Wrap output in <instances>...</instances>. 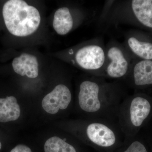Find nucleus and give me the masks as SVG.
Here are the masks:
<instances>
[{
	"mask_svg": "<svg viewBox=\"0 0 152 152\" xmlns=\"http://www.w3.org/2000/svg\"><path fill=\"white\" fill-rule=\"evenodd\" d=\"M128 89L122 82L90 75L79 85V108L88 119L117 122L120 105L129 95Z\"/></svg>",
	"mask_w": 152,
	"mask_h": 152,
	"instance_id": "nucleus-1",
	"label": "nucleus"
},
{
	"mask_svg": "<svg viewBox=\"0 0 152 152\" xmlns=\"http://www.w3.org/2000/svg\"><path fill=\"white\" fill-rule=\"evenodd\" d=\"M100 25H130L152 34V0L106 1L99 21Z\"/></svg>",
	"mask_w": 152,
	"mask_h": 152,
	"instance_id": "nucleus-2",
	"label": "nucleus"
},
{
	"mask_svg": "<svg viewBox=\"0 0 152 152\" xmlns=\"http://www.w3.org/2000/svg\"><path fill=\"white\" fill-rule=\"evenodd\" d=\"M4 21L9 31L17 37H26L37 29L41 16L37 9L22 0H10L3 8Z\"/></svg>",
	"mask_w": 152,
	"mask_h": 152,
	"instance_id": "nucleus-3",
	"label": "nucleus"
},
{
	"mask_svg": "<svg viewBox=\"0 0 152 152\" xmlns=\"http://www.w3.org/2000/svg\"><path fill=\"white\" fill-rule=\"evenodd\" d=\"M152 105L146 96L140 93L129 94L121 103L117 122L125 139L137 135L138 130L149 117Z\"/></svg>",
	"mask_w": 152,
	"mask_h": 152,
	"instance_id": "nucleus-4",
	"label": "nucleus"
},
{
	"mask_svg": "<svg viewBox=\"0 0 152 152\" xmlns=\"http://www.w3.org/2000/svg\"><path fill=\"white\" fill-rule=\"evenodd\" d=\"M72 56L71 63L88 72L90 75L103 77L106 62V45L101 36L94 37L76 51L68 52Z\"/></svg>",
	"mask_w": 152,
	"mask_h": 152,
	"instance_id": "nucleus-5",
	"label": "nucleus"
},
{
	"mask_svg": "<svg viewBox=\"0 0 152 152\" xmlns=\"http://www.w3.org/2000/svg\"><path fill=\"white\" fill-rule=\"evenodd\" d=\"M106 62L103 77L107 80L122 82L130 70L133 58L123 43L111 39L106 44Z\"/></svg>",
	"mask_w": 152,
	"mask_h": 152,
	"instance_id": "nucleus-6",
	"label": "nucleus"
},
{
	"mask_svg": "<svg viewBox=\"0 0 152 152\" xmlns=\"http://www.w3.org/2000/svg\"><path fill=\"white\" fill-rule=\"evenodd\" d=\"M133 58L152 60V34L138 29L126 32L123 42Z\"/></svg>",
	"mask_w": 152,
	"mask_h": 152,
	"instance_id": "nucleus-7",
	"label": "nucleus"
},
{
	"mask_svg": "<svg viewBox=\"0 0 152 152\" xmlns=\"http://www.w3.org/2000/svg\"><path fill=\"white\" fill-rule=\"evenodd\" d=\"M122 83L135 90L152 87V60L134 59L130 70Z\"/></svg>",
	"mask_w": 152,
	"mask_h": 152,
	"instance_id": "nucleus-8",
	"label": "nucleus"
},
{
	"mask_svg": "<svg viewBox=\"0 0 152 152\" xmlns=\"http://www.w3.org/2000/svg\"><path fill=\"white\" fill-rule=\"evenodd\" d=\"M72 101V93L69 87L65 85L60 84L44 98L42 106L47 113L55 114L59 110L67 109Z\"/></svg>",
	"mask_w": 152,
	"mask_h": 152,
	"instance_id": "nucleus-9",
	"label": "nucleus"
},
{
	"mask_svg": "<svg viewBox=\"0 0 152 152\" xmlns=\"http://www.w3.org/2000/svg\"><path fill=\"white\" fill-rule=\"evenodd\" d=\"M12 65L14 71L20 75L35 78L39 75L37 59L33 55L26 53L22 54L14 59Z\"/></svg>",
	"mask_w": 152,
	"mask_h": 152,
	"instance_id": "nucleus-10",
	"label": "nucleus"
},
{
	"mask_svg": "<svg viewBox=\"0 0 152 152\" xmlns=\"http://www.w3.org/2000/svg\"><path fill=\"white\" fill-rule=\"evenodd\" d=\"M74 24L73 16L69 8H61L55 13L53 26L59 35H65L70 32L73 28Z\"/></svg>",
	"mask_w": 152,
	"mask_h": 152,
	"instance_id": "nucleus-11",
	"label": "nucleus"
},
{
	"mask_svg": "<svg viewBox=\"0 0 152 152\" xmlns=\"http://www.w3.org/2000/svg\"><path fill=\"white\" fill-rule=\"evenodd\" d=\"M20 115V107L15 97L11 96L0 99V122L16 121Z\"/></svg>",
	"mask_w": 152,
	"mask_h": 152,
	"instance_id": "nucleus-12",
	"label": "nucleus"
},
{
	"mask_svg": "<svg viewBox=\"0 0 152 152\" xmlns=\"http://www.w3.org/2000/svg\"><path fill=\"white\" fill-rule=\"evenodd\" d=\"M44 150L45 152H77L75 148L72 144L57 137L47 140Z\"/></svg>",
	"mask_w": 152,
	"mask_h": 152,
	"instance_id": "nucleus-13",
	"label": "nucleus"
},
{
	"mask_svg": "<svg viewBox=\"0 0 152 152\" xmlns=\"http://www.w3.org/2000/svg\"><path fill=\"white\" fill-rule=\"evenodd\" d=\"M136 136L125 139L124 143V150L121 152H148L145 145L136 139Z\"/></svg>",
	"mask_w": 152,
	"mask_h": 152,
	"instance_id": "nucleus-14",
	"label": "nucleus"
},
{
	"mask_svg": "<svg viewBox=\"0 0 152 152\" xmlns=\"http://www.w3.org/2000/svg\"><path fill=\"white\" fill-rule=\"evenodd\" d=\"M10 152H32L29 147L23 145H19L14 148Z\"/></svg>",
	"mask_w": 152,
	"mask_h": 152,
	"instance_id": "nucleus-15",
	"label": "nucleus"
},
{
	"mask_svg": "<svg viewBox=\"0 0 152 152\" xmlns=\"http://www.w3.org/2000/svg\"><path fill=\"white\" fill-rule=\"evenodd\" d=\"M2 145L1 143V142H0V150L1 149V148Z\"/></svg>",
	"mask_w": 152,
	"mask_h": 152,
	"instance_id": "nucleus-16",
	"label": "nucleus"
}]
</instances>
